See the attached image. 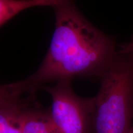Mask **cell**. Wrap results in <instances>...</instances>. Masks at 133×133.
Returning <instances> with one entry per match:
<instances>
[{
	"label": "cell",
	"mask_w": 133,
	"mask_h": 133,
	"mask_svg": "<svg viewBox=\"0 0 133 133\" xmlns=\"http://www.w3.org/2000/svg\"><path fill=\"white\" fill-rule=\"evenodd\" d=\"M130 133H133V125H132V128H131V132H130Z\"/></svg>",
	"instance_id": "cell-7"
},
{
	"label": "cell",
	"mask_w": 133,
	"mask_h": 133,
	"mask_svg": "<svg viewBox=\"0 0 133 133\" xmlns=\"http://www.w3.org/2000/svg\"><path fill=\"white\" fill-rule=\"evenodd\" d=\"M55 30L45 58L34 74L8 84L16 97L33 95L46 83L102 76L117 53L112 38L96 29L69 0L54 7Z\"/></svg>",
	"instance_id": "cell-1"
},
{
	"label": "cell",
	"mask_w": 133,
	"mask_h": 133,
	"mask_svg": "<svg viewBox=\"0 0 133 133\" xmlns=\"http://www.w3.org/2000/svg\"><path fill=\"white\" fill-rule=\"evenodd\" d=\"M51 96L48 113L56 133H94V99L78 96L71 79L44 86Z\"/></svg>",
	"instance_id": "cell-3"
},
{
	"label": "cell",
	"mask_w": 133,
	"mask_h": 133,
	"mask_svg": "<svg viewBox=\"0 0 133 133\" xmlns=\"http://www.w3.org/2000/svg\"><path fill=\"white\" fill-rule=\"evenodd\" d=\"M69 0H0V26L25 10L37 6L54 7Z\"/></svg>",
	"instance_id": "cell-5"
},
{
	"label": "cell",
	"mask_w": 133,
	"mask_h": 133,
	"mask_svg": "<svg viewBox=\"0 0 133 133\" xmlns=\"http://www.w3.org/2000/svg\"><path fill=\"white\" fill-rule=\"evenodd\" d=\"M132 48H133V43H132Z\"/></svg>",
	"instance_id": "cell-8"
},
{
	"label": "cell",
	"mask_w": 133,
	"mask_h": 133,
	"mask_svg": "<svg viewBox=\"0 0 133 133\" xmlns=\"http://www.w3.org/2000/svg\"><path fill=\"white\" fill-rule=\"evenodd\" d=\"M30 96L22 109L20 121L22 133H56L48 110L34 105Z\"/></svg>",
	"instance_id": "cell-4"
},
{
	"label": "cell",
	"mask_w": 133,
	"mask_h": 133,
	"mask_svg": "<svg viewBox=\"0 0 133 133\" xmlns=\"http://www.w3.org/2000/svg\"><path fill=\"white\" fill-rule=\"evenodd\" d=\"M94 99V133H130L133 125V53L119 49Z\"/></svg>",
	"instance_id": "cell-2"
},
{
	"label": "cell",
	"mask_w": 133,
	"mask_h": 133,
	"mask_svg": "<svg viewBox=\"0 0 133 133\" xmlns=\"http://www.w3.org/2000/svg\"><path fill=\"white\" fill-rule=\"evenodd\" d=\"M17 98V97H15L11 92L7 84L0 85V106Z\"/></svg>",
	"instance_id": "cell-6"
}]
</instances>
